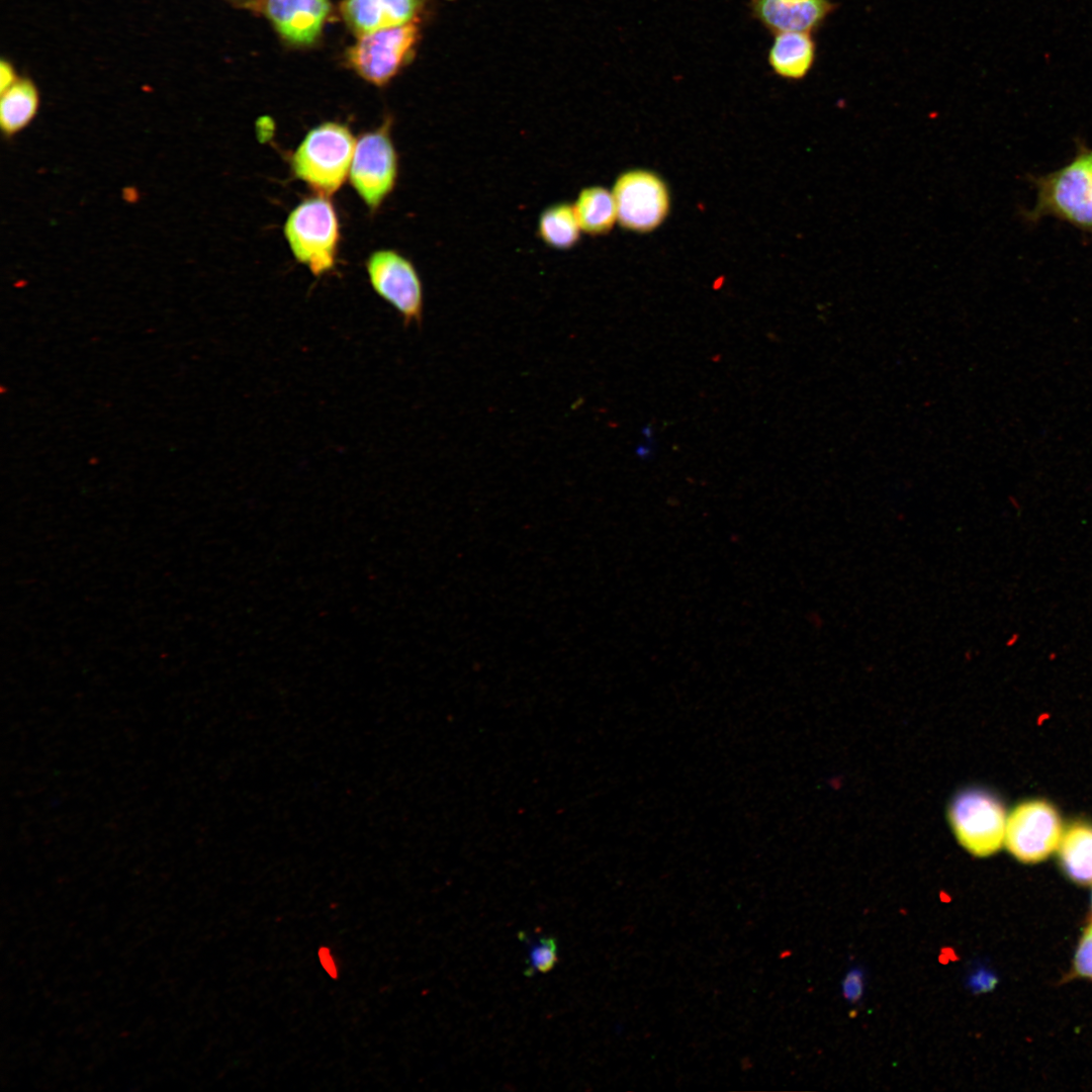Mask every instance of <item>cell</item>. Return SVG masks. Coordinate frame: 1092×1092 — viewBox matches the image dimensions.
I'll use <instances>...</instances> for the list:
<instances>
[{
	"label": "cell",
	"mask_w": 1092,
	"mask_h": 1092,
	"mask_svg": "<svg viewBox=\"0 0 1092 1092\" xmlns=\"http://www.w3.org/2000/svg\"><path fill=\"white\" fill-rule=\"evenodd\" d=\"M1063 832L1054 806L1041 800L1027 801L1007 817L1004 844L1018 860L1038 862L1058 849Z\"/></svg>",
	"instance_id": "9c48e42d"
},
{
	"label": "cell",
	"mask_w": 1092,
	"mask_h": 1092,
	"mask_svg": "<svg viewBox=\"0 0 1092 1092\" xmlns=\"http://www.w3.org/2000/svg\"><path fill=\"white\" fill-rule=\"evenodd\" d=\"M17 77L11 64L2 60L0 63V90L1 93L11 87L16 81Z\"/></svg>",
	"instance_id": "44dd1931"
},
{
	"label": "cell",
	"mask_w": 1092,
	"mask_h": 1092,
	"mask_svg": "<svg viewBox=\"0 0 1092 1092\" xmlns=\"http://www.w3.org/2000/svg\"><path fill=\"white\" fill-rule=\"evenodd\" d=\"M261 9L284 40L305 47L321 36L332 6L330 0H264Z\"/></svg>",
	"instance_id": "30bf717a"
},
{
	"label": "cell",
	"mask_w": 1092,
	"mask_h": 1092,
	"mask_svg": "<svg viewBox=\"0 0 1092 1092\" xmlns=\"http://www.w3.org/2000/svg\"><path fill=\"white\" fill-rule=\"evenodd\" d=\"M572 205L581 231L589 236L606 235L618 221L613 192L603 186L581 189Z\"/></svg>",
	"instance_id": "9a60e30c"
},
{
	"label": "cell",
	"mask_w": 1092,
	"mask_h": 1092,
	"mask_svg": "<svg viewBox=\"0 0 1092 1092\" xmlns=\"http://www.w3.org/2000/svg\"><path fill=\"white\" fill-rule=\"evenodd\" d=\"M537 232L542 242L552 249L573 248L581 232L573 205L559 202L545 208L539 216Z\"/></svg>",
	"instance_id": "e0dca14e"
},
{
	"label": "cell",
	"mask_w": 1092,
	"mask_h": 1092,
	"mask_svg": "<svg viewBox=\"0 0 1092 1092\" xmlns=\"http://www.w3.org/2000/svg\"><path fill=\"white\" fill-rule=\"evenodd\" d=\"M618 222L625 230L648 233L658 228L670 208L665 182L654 172L632 169L621 173L612 189Z\"/></svg>",
	"instance_id": "52a82bcc"
},
{
	"label": "cell",
	"mask_w": 1092,
	"mask_h": 1092,
	"mask_svg": "<svg viewBox=\"0 0 1092 1092\" xmlns=\"http://www.w3.org/2000/svg\"><path fill=\"white\" fill-rule=\"evenodd\" d=\"M843 995L850 1001L855 1002L862 994V974L859 970L850 971L842 983Z\"/></svg>",
	"instance_id": "ffe728a7"
},
{
	"label": "cell",
	"mask_w": 1092,
	"mask_h": 1092,
	"mask_svg": "<svg viewBox=\"0 0 1092 1092\" xmlns=\"http://www.w3.org/2000/svg\"><path fill=\"white\" fill-rule=\"evenodd\" d=\"M391 126L388 117L378 127L363 132L356 141L351 163L350 184L372 212L393 191L398 178L399 162Z\"/></svg>",
	"instance_id": "277c9868"
},
{
	"label": "cell",
	"mask_w": 1092,
	"mask_h": 1092,
	"mask_svg": "<svg viewBox=\"0 0 1092 1092\" xmlns=\"http://www.w3.org/2000/svg\"><path fill=\"white\" fill-rule=\"evenodd\" d=\"M1031 181L1036 198L1025 211L1028 221L1053 216L1092 236V149L1078 144L1067 165Z\"/></svg>",
	"instance_id": "6da1fadb"
},
{
	"label": "cell",
	"mask_w": 1092,
	"mask_h": 1092,
	"mask_svg": "<svg viewBox=\"0 0 1092 1092\" xmlns=\"http://www.w3.org/2000/svg\"><path fill=\"white\" fill-rule=\"evenodd\" d=\"M357 139L344 123L326 121L311 128L290 156V170L315 195L330 197L349 178Z\"/></svg>",
	"instance_id": "7a4b0ae2"
},
{
	"label": "cell",
	"mask_w": 1092,
	"mask_h": 1092,
	"mask_svg": "<svg viewBox=\"0 0 1092 1092\" xmlns=\"http://www.w3.org/2000/svg\"><path fill=\"white\" fill-rule=\"evenodd\" d=\"M318 958H320V961L322 963V966L328 972V974L332 978L336 979L337 976H338L337 969H336L334 960H333V958L331 956V952H330L329 948H327L325 946L321 947L320 950H318Z\"/></svg>",
	"instance_id": "7402d4cb"
},
{
	"label": "cell",
	"mask_w": 1092,
	"mask_h": 1092,
	"mask_svg": "<svg viewBox=\"0 0 1092 1092\" xmlns=\"http://www.w3.org/2000/svg\"><path fill=\"white\" fill-rule=\"evenodd\" d=\"M373 290L394 307L405 326L422 324L424 291L415 265L397 251L377 250L366 261Z\"/></svg>",
	"instance_id": "ba28073f"
},
{
	"label": "cell",
	"mask_w": 1092,
	"mask_h": 1092,
	"mask_svg": "<svg viewBox=\"0 0 1092 1092\" xmlns=\"http://www.w3.org/2000/svg\"><path fill=\"white\" fill-rule=\"evenodd\" d=\"M947 818L959 843L974 856L992 855L1004 843V806L986 790L969 788L958 793L948 806Z\"/></svg>",
	"instance_id": "5b68a950"
},
{
	"label": "cell",
	"mask_w": 1092,
	"mask_h": 1092,
	"mask_svg": "<svg viewBox=\"0 0 1092 1092\" xmlns=\"http://www.w3.org/2000/svg\"><path fill=\"white\" fill-rule=\"evenodd\" d=\"M39 107L37 88L28 79H18L1 93L0 127L4 138L11 139L26 128Z\"/></svg>",
	"instance_id": "5bb4252c"
},
{
	"label": "cell",
	"mask_w": 1092,
	"mask_h": 1092,
	"mask_svg": "<svg viewBox=\"0 0 1092 1092\" xmlns=\"http://www.w3.org/2000/svg\"><path fill=\"white\" fill-rule=\"evenodd\" d=\"M1073 971L1078 977L1092 980V923L1085 928L1078 943Z\"/></svg>",
	"instance_id": "d6986e66"
},
{
	"label": "cell",
	"mask_w": 1092,
	"mask_h": 1092,
	"mask_svg": "<svg viewBox=\"0 0 1092 1092\" xmlns=\"http://www.w3.org/2000/svg\"><path fill=\"white\" fill-rule=\"evenodd\" d=\"M833 9L829 0H751L754 17L776 34L811 32Z\"/></svg>",
	"instance_id": "7c38bea8"
},
{
	"label": "cell",
	"mask_w": 1092,
	"mask_h": 1092,
	"mask_svg": "<svg viewBox=\"0 0 1092 1092\" xmlns=\"http://www.w3.org/2000/svg\"><path fill=\"white\" fill-rule=\"evenodd\" d=\"M1060 862L1075 883H1092V826L1077 823L1063 832L1058 846Z\"/></svg>",
	"instance_id": "2e32d148"
},
{
	"label": "cell",
	"mask_w": 1092,
	"mask_h": 1092,
	"mask_svg": "<svg viewBox=\"0 0 1092 1092\" xmlns=\"http://www.w3.org/2000/svg\"><path fill=\"white\" fill-rule=\"evenodd\" d=\"M283 233L295 260L311 274L321 276L334 269L341 233L330 197L315 195L297 204L286 217Z\"/></svg>",
	"instance_id": "3957f363"
},
{
	"label": "cell",
	"mask_w": 1092,
	"mask_h": 1092,
	"mask_svg": "<svg viewBox=\"0 0 1092 1092\" xmlns=\"http://www.w3.org/2000/svg\"><path fill=\"white\" fill-rule=\"evenodd\" d=\"M236 4L252 10L261 9L264 0H232Z\"/></svg>",
	"instance_id": "cb8c5ba5"
},
{
	"label": "cell",
	"mask_w": 1092,
	"mask_h": 1092,
	"mask_svg": "<svg viewBox=\"0 0 1092 1092\" xmlns=\"http://www.w3.org/2000/svg\"><path fill=\"white\" fill-rule=\"evenodd\" d=\"M814 59L815 42L810 32L777 33L768 53V63L774 72L791 80L804 78Z\"/></svg>",
	"instance_id": "4fadbf2b"
},
{
	"label": "cell",
	"mask_w": 1092,
	"mask_h": 1092,
	"mask_svg": "<svg viewBox=\"0 0 1092 1092\" xmlns=\"http://www.w3.org/2000/svg\"><path fill=\"white\" fill-rule=\"evenodd\" d=\"M519 938L528 945V959L525 975L531 977L536 973H547L558 962L557 943L553 937L541 936L530 938L526 933L520 932Z\"/></svg>",
	"instance_id": "ac0fdd59"
},
{
	"label": "cell",
	"mask_w": 1092,
	"mask_h": 1092,
	"mask_svg": "<svg viewBox=\"0 0 1092 1092\" xmlns=\"http://www.w3.org/2000/svg\"><path fill=\"white\" fill-rule=\"evenodd\" d=\"M971 984L972 987L977 988L979 991H986L989 987L993 986L994 978L989 976V974L979 972L972 977Z\"/></svg>",
	"instance_id": "603a6c76"
},
{
	"label": "cell",
	"mask_w": 1092,
	"mask_h": 1092,
	"mask_svg": "<svg viewBox=\"0 0 1092 1092\" xmlns=\"http://www.w3.org/2000/svg\"><path fill=\"white\" fill-rule=\"evenodd\" d=\"M429 0H342L340 11L358 36L413 22Z\"/></svg>",
	"instance_id": "8fae6325"
},
{
	"label": "cell",
	"mask_w": 1092,
	"mask_h": 1092,
	"mask_svg": "<svg viewBox=\"0 0 1092 1092\" xmlns=\"http://www.w3.org/2000/svg\"><path fill=\"white\" fill-rule=\"evenodd\" d=\"M419 38L415 21L363 34L347 50L346 60L362 79L383 86L411 61Z\"/></svg>",
	"instance_id": "8992f818"
}]
</instances>
